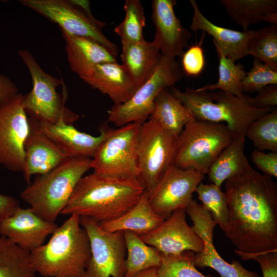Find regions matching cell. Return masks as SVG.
Here are the masks:
<instances>
[{"label":"cell","instance_id":"6da1fadb","mask_svg":"<svg viewBox=\"0 0 277 277\" xmlns=\"http://www.w3.org/2000/svg\"><path fill=\"white\" fill-rule=\"evenodd\" d=\"M229 211L224 231L243 257L277 251V184L259 173L248 160L225 182Z\"/></svg>","mask_w":277,"mask_h":277},{"label":"cell","instance_id":"7a4b0ae2","mask_svg":"<svg viewBox=\"0 0 277 277\" xmlns=\"http://www.w3.org/2000/svg\"><path fill=\"white\" fill-rule=\"evenodd\" d=\"M145 191L139 180L93 172L80 179L61 214L89 217L98 224L110 221L132 208Z\"/></svg>","mask_w":277,"mask_h":277},{"label":"cell","instance_id":"3957f363","mask_svg":"<svg viewBox=\"0 0 277 277\" xmlns=\"http://www.w3.org/2000/svg\"><path fill=\"white\" fill-rule=\"evenodd\" d=\"M90 256L89 238L76 215L58 226L46 244L30 252L34 269L44 277H81Z\"/></svg>","mask_w":277,"mask_h":277},{"label":"cell","instance_id":"277c9868","mask_svg":"<svg viewBox=\"0 0 277 277\" xmlns=\"http://www.w3.org/2000/svg\"><path fill=\"white\" fill-rule=\"evenodd\" d=\"M92 159L67 158L49 172L37 175L21 197L45 220L55 223L77 183L91 167Z\"/></svg>","mask_w":277,"mask_h":277},{"label":"cell","instance_id":"5b68a950","mask_svg":"<svg viewBox=\"0 0 277 277\" xmlns=\"http://www.w3.org/2000/svg\"><path fill=\"white\" fill-rule=\"evenodd\" d=\"M171 93L198 120L227 125L234 137L245 136L250 124L275 108L255 109L250 106L247 95L239 97L222 91L214 93L187 88L184 91L171 87Z\"/></svg>","mask_w":277,"mask_h":277},{"label":"cell","instance_id":"8992f818","mask_svg":"<svg viewBox=\"0 0 277 277\" xmlns=\"http://www.w3.org/2000/svg\"><path fill=\"white\" fill-rule=\"evenodd\" d=\"M233 138L226 124L194 118L177 137L174 165L207 174L212 163Z\"/></svg>","mask_w":277,"mask_h":277},{"label":"cell","instance_id":"52a82bcc","mask_svg":"<svg viewBox=\"0 0 277 277\" xmlns=\"http://www.w3.org/2000/svg\"><path fill=\"white\" fill-rule=\"evenodd\" d=\"M18 54L27 67L32 82V88L23 95L22 104L29 117L39 122L56 123L63 121L72 124L79 116L65 106L68 94L65 89L63 95L57 91L62 85V80L45 72L29 51H17Z\"/></svg>","mask_w":277,"mask_h":277},{"label":"cell","instance_id":"ba28073f","mask_svg":"<svg viewBox=\"0 0 277 277\" xmlns=\"http://www.w3.org/2000/svg\"><path fill=\"white\" fill-rule=\"evenodd\" d=\"M24 6L58 24L61 29L93 39L117 56L118 49L103 32L106 22L92 14L90 2L83 0H20Z\"/></svg>","mask_w":277,"mask_h":277},{"label":"cell","instance_id":"9c48e42d","mask_svg":"<svg viewBox=\"0 0 277 277\" xmlns=\"http://www.w3.org/2000/svg\"><path fill=\"white\" fill-rule=\"evenodd\" d=\"M177 138L152 118L141 125L136 150L137 166L138 180L148 194L174 165Z\"/></svg>","mask_w":277,"mask_h":277},{"label":"cell","instance_id":"30bf717a","mask_svg":"<svg viewBox=\"0 0 277 277\" xmlns=\"http://www.w3.org/2000/svg\"><path fill=\"white\" fill-rule=\"evenodd\" d=\"M182 78L179 64L174 58L162 55L150 77L142 84L126 102L114 104L108 110V120L118 127L129 123L142 124L151 115L155 99L160 92Z\"/></svg>","mask_w":277,"mask_h":277},{"label":"cell","instance_id":"8fae6325","mask_svg":"<svg viewBox=\"0 0 277 277\" xmlns=\"http://www.w3.org/2000/svg\"><path fill=\"white\" fill-rule=\"evenodd\" d=\"M141 125L132 123L116 129L107 127L106 136L92 159L94 173L138 180L136 150Z\"/></svg>","mask_w":277,"mask_h":277},{"label":"cell","instance_id":"7c38bea8","mask_svg":"<svg viewBox=\"0 0 277 277\" xmlns=\"http://www.w3.org/2000/svg\"><path fill=\"white\" fill-rule=\"evenodd\" d=\"M80 223L89 238L91 256L81 277H124L126 247L124 232H110L86 217Z\"/></svg>","mask_w":277,"mask_h":277},{"label":"cell","instance_id":"4fadbf2b","mask_svg":"<svg viewBox=\"0 0 277 277\" xmlns=\"http://www.w3.org/2000/svg\"><path fill=\"white\" fill-rule=\"evenodd\" d=\"M21 93L0 104V166L23 172L24 143L29 131V118L22 104Z\"/></svg>","mask_w":277,"mask_h":277},{"label":"cell","instance_id":"5bb4252c","mask_svg":"<svg viewBox=\"0 0 277 277\" xmlns=\"http://www.w3.org/2000/svg\"><path fill=\"white\" fill-rule=\"evenodd\" d=\"M205 174L174 165L164 174L148 194L149 204L164 220L179 209H185L193 200V193Z\"/></svg>","mask_w":277,"mask_h":277},{"label":"cell","instance_id":"9a60e30c","mask_svg":"<svg viewBox=\"0 0 277 277\" xmlns=\"http://www.w3.org/2000/svg\"><path fill=\"white\" fill-rule=\"evenodd\" d=\"M185 211L192 222V229L204 243L203 250L195 254V267H210L221 277H260L256 272L245 268L238 261L229 263L220 255L213 243V232L217 224L202 204L192 200Z\"/></svg>","mask_w":277,"mask_h":277},{"label":"cell","instance_id":"2e32d148","mask_svg":"<svg viewBox=\"0 0 277 277\" xmlns=\"http://www.w3.org/2000/svg\"><path fill=\"white\" fill-rule=\"evenodd\" d=\"M139 236L164 255L179 254L186 251L196 253L204 247L202 240L187 224L184 209L173 211L155 229Z\"/></svg>","mask_w":277,"mask_h":277},{"label":"cell","instance_id":"e0dca14e","mask_svg":"<svg viewBox=\"0 0 277 277\" xmlns=\"http://www.w3.org/2000/svg\"><path fill=\"white\" fill-rule=\"evenodd\" d=\"M176 3L174 0H153L151 5V18L155 27L152 43L162 55L174 58L182 57L192 37V33L175 14Z\"/></svg>","mask_w":277,"mask_h":277},{"label":"cell","instance_id":"ac0fdd59","mask_svg":"<svg viewBox=\"0 0 277 277\" xmlns=\"http://www.w3.org/2000/svg\"><path fill=\"white\" fill-rule=\"evenodd\" d=\"M58 227L55 223L39 217L31 208L19 207L0 224V234L31 252L43 245Z\"/></svg>","mask_w":277,"mask_h":277},{"label":"cell","instance_id":"d6986e66","mask_svg":"<svg viewBox=\"0 0 277 277\" xmlns=\"http://www.w3.org/2000/svg\"><path fill=\"white\" fill-rule=\"evenodd\" d=\"M29 131L24 143L23 173L29 184L34 174L42 175L53 169L67 157L40 129L38 122L29 117Z\"/></svg>","mask_w":277,"mask_h":277},{"label":"cell","instance_id":"ffe728a7","mask_svg":"<svg viewBox=\"0 0 277 277\" xmlns=\"http://www.w3.org/2000/svg\"><path fill=\"white\" fill-rule=\"evenodd\" d=\"M41 130L62 151L67 158L93 157L105 138L108 126H101L94 136L81 132L63 121L56 123L37 121Z\"/></svg>","mask_w":277,"mask_h":277},{"label":"cell","instance_id":"44dd1931","mask_svg":"<svg viewBox=\"0 0 277 277\" xmlns=\"http://www.w3.org/2000/svg\"><path fill=\"white\" fill-rule=\"evenodd\" d=\"M93 89L106 94L115 105L127 102L140 87L122 64H97L80 77Z\"/></svg>","mask_w":277,"mask_h":277},{"label":"cell","instance_id":"7402d4cb","mask_svg":"<svg viewBox=\"0 0 277 277\" xmlns=\"http://www.w3.org/2000/svg\"><path fill=\"white\" fill-rule=\"evenodd\" d=\"M189 2L193 11L192 31L201 30L211 35L216 49L234 62L249 55V46L256 30L240 31L216 25L202 14L194 0Z\"/></svg>","mask_w":277,"mask_h":277},{"label":"cell","instance_id":"603a6c76","mask_svg":"<svg viewBox=\"0 0 277 277\" xmlns=\"http://www.w3.org/2000/svg\"><path fill=\"white\" fill-rule=\"evenodd\" d=\"M61 30L70 68L79 77L97 64L116 62V56L98 42Z\"/></svg>","mask_w":277,"mask_h":277},{"label":"cell","instance_id":"cb8c5ba5","mask_svg":"<svg viewBox=\"0 0 277 277\" xmlns=\"http://www.w3.org/2000/svg\"><path fill=\"white\" fill-rule=\"evenodd\" d=\"M121 42L122 65L140 87L153 73L162 54L152 42Z\"/></svg>","mask_w":277,"mask_h":277},{"label":"cell","instance_id":"d4e9b609","mask_svg":"<svg viewBox=\"0 0 277 277\" xmlns=\"http://www.w3.org/2000/svg\"><path fill=\"white\" fill-rule=\"evenodd\" d=\"M164 221L151 207L145 191L137 203L126 213L118 218L98 225L107 232L129 231L142 236L155 229Z\"/></svg>","mask_w":277,"mask_h":277},{"label":"cell","instance_id":"484cf974","mask_svg":"<svg viewBox=\"0 0 277 277\" xmlns=\"http://www.w3.org/2000/svg\"><path fill=\"white\" fill-rule=\"evenodd\" d=\"M230 18L243 31L262 21L277 25L276 0H221Z\"/></svg>","mask_w":277,"mask_h":277},{"label":"cell","instance_id":"4316f807","mask_svg":"<svg viewBox=\"0 0 277 277\" xmlns=\"http://www.w3.org/2000/svg\"><path fill=\"white\" fill-rule=\"evenodd\" d=\"M149 118L157 121L177 137L185 125L194 117L190 110L165 88L156 97Z\"/></svg>","mask_w":277,"mask_h":277},{"label":"cell","instance_id":"83f0119b","mask_svg":"<svg viewBox=\"0 0 277 277\" xmlns=\"http://www.w3.org/2000/svg\"><path fill=\"white\" fill-rule=\"evenodd\" d=\"M245 138L243 135L234 137L212 163L207 173L212 184L221 187L224 182L244 168L248 160L244 154Z\"/></svg>","mask_w":277,"mask_h":277},{"label":"cell","instance_id":"f1b7e54d","mask_svg":"<svg viewBox=\"0 0 277 277\" xmlns=\"http://www.w3.org/2000/svg\"><path fill=\"white\" fill-rule=\"evenodd\" d=\"M124 238L127 251L124 277H132L143 270L160 266L162 254L157 249L132 232L124 231Z\"/></svg>","mask_w":277,"mask_h":277},{"label":"cell","instance_id":"f546056e","mask_svg":"<svg viewBox=\"0 0 277 277\" xmlns=\"http://www.w3.org/2000/svg\"><path fill=\"white\" fill-rule=\"evenodd\" d=\"M30 252L0 236V277H37Z\"/></svg>","mask_w":277,"mask_h":277},{"label":"cell","instance_id":"4dcf8cb0","mask_svg":"<svg viewBox=\"0 0 277 277\" xmlns=\"http://www.w3.org/2000/svg\"><path fill=\"white\" fill-rule=\"evenodd\" d=\"M219 79L215 84H208L196 89L199 91H212L220 90L228 94L242 97L241 83L246 74L241 64H236L232 60L225 57L219 50Z\"/></svg>","mask_w":277,"mask_h":277},{"label":"cell","instance_id":"1f68e13d","mask_svg":"<svg viewBox=\"0 0 277 277\" xmlns=\"http://www.w3.org/2000/svg\"><path fill=\"white\" fill-rule=\"evenodd\" d=\"M245 137L253 144L255 149L277 152V110L261 116L249 126Z\"/></svg>","mask_w":277,"mask_h":277},{"label":"cell","instance_id":"d6a6232c","mask_svg":"<svg viewBox=\"0 0 277 277\" xmlns=\"http://www.w3.org/2000/svg\"><path fill=\"white\" fill-rule=\"evenodd\" d=\"M195 192L203 206L210 213L213 220L224 231L229 221V211L225 192L213 184L201 182Z\"/></svg>","mask_w":277,"mask_h":277},{"label":"cell","instance_id":"836d02e7","mask_svg":"<svg viewBox=\"0 0 277 277\" xmlns=\"http://www.w3.org/2000/svg\"><path fill=\"white\" fill-rule=\"evenodd\" d=\"M125 16L114 29L121 42H141L145 39L143 28L146 18L142 3L139 0H126L124 5Z\"/></svg>","mask_w":277,"mask_h":277},{"label":"cell","instance_id":"e575fe53","mask_svg":"<svg viewBox=\"0 0 277 277\" xmlns=\"http://www.w3.org/2000/svg\"><path fill=\"white\" fill-rule=\"evenodd\" d=\"M249 55L277 71L276 25L255 31L249 46Z\"/></svg>","mask_w":277,"mask_h":277},{"label":"cell","instance_id":"d590c367","mask_svg":"<svg viewBox=\"0 0 277 277\" xmlns=\"http://www.w3.org/2000/svg\"><path fill=\"white\" fill-rule=\"evenodd\" d=\"M195 253L186 251L179 254L164 255L158 267L159 277H213L200 272L194 264ZM221 277V276H220Z\"/></svg>","mask_w":277,"mask_h":277},{"label":"cell","instance_id":"8d00e7d4","mask_svg":"<svg viewBox=\"0 0 277 277\" xmlns=\"http://www.w3.org/2000/svg\"><path fill=\"white\" fill-rule=\"evenodd\" d=\"M271 85H277V71L254 59L252 67L248 72H246L241 83L243 93L258 92Z\"/></svg>","mask_w":277,"mask_h":277},{"label":"cell","instance_id":"74e56055","mask_svg":"<svg viewBox=\"0 0 277 277\" xmlns=\"http://www.w3.org/2000/svg\"><path fill=\"white\" fill-rule=\"evenodd\" d=\"M181 58L183 69L187 75L197 76L202 72L205 67V60L200 44H195L190 47L184 52Z\"/></svg>","mask_w":277,"mask_h":277},{"label":"cell","instance_id":"f35d334b","mask_svg":"<svg viewBox=\"0 0 277 277\" xmlns=\"http://www.w3.org/2000/svg\"><path fill=\"white\" fill-rule=\"evenodd\" d=\"M251 158L264 174L277 177V152L265 153L255 149L251 153Z\"/></svg>","mask_w":277,"mask_h":277},{"label":"cell","instance_id":"ab89813d","mask_svg":"<svg viewBox=\"0 0 277 277\" xmlns=\"http://www.w3.org/2000/svg\"><path fill=\"white\" fill-rule=\"evenodd\" d=\"M257 95L252 97L249 95V104L255 109L274 108L277 105V85H269L262 89Z\"/></svg>","mask_w":277,"mask_h":277},{"label":"cell","instance_id":"60d3db41","mask_svg":"<svg viewBox=\"0 0 277 277\" xmlns=\"http://www.w3.org/2000/svg\"><path fill=\"white\" fill-rule=\"evenodd\" d=\"M243 260H252L257 262L263 277H277V251L243 257Z\"/></svg>","mask_w":277,"mask_h":277},{"label":"cell","instance_id":"b9f144b4","mask_svg":"<svg viewBox=\"0 0 277 277\" xmlns=\"http://www.w3.org/2000/svg\"><path fill=\"white\" fill-rule=\"evenodd\" d=\"M19 93L14 83L9 77L0 73V104L11 100Z\"/></svg>","mask_w":277,"mask_h":277},{"label":"cell","instance_id":"7bdbcfd3","mask_svg":"<svg viewBox=\"0 0 277 277\" xmlns=\"http://www.w3.org/2000/svg\"><path fill=\"white\" fill-rule=\"evenodd\" d=\"M19 207L18 202L14 198L0 193V224Z\"/></svg>","mask_w":277,"mask_h":277},{"label":"cell","instance_id":"ee69618b","mask_svg":"<svg viewBox=\"0 0 277 277\" xmlns=\"http://www.w3.org/2000/svg\"><path fill=\"white\" fill-rule=\"evenodd\" d=\"M132 277H159L158 267H153L143 270Z\"/></svg>","mask_w":277,"mask_h":277}]
</instances>
